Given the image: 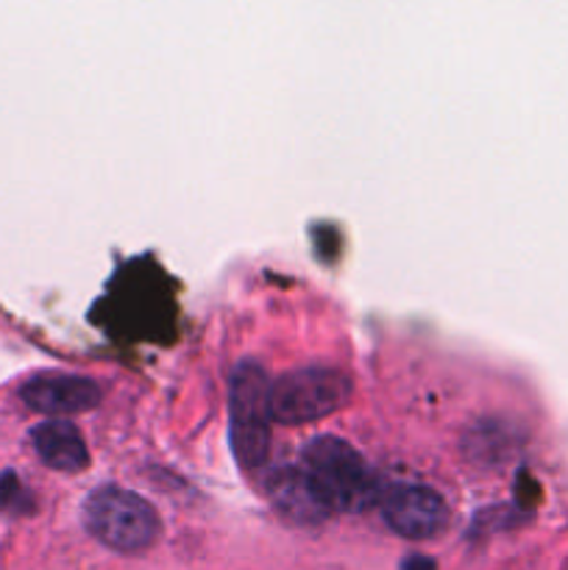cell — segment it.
Masks as SVG:
<instances>
[{
    "label": "cell",
    "instance_id": "6da1fadb",
    "mask_svg": "<svg viewBox=\"0 0 568 570\" xmlns=\"http://www.w3.org/2000/svg\"><path fill=\"white\" fill-rule=\"evenodd\" d=\"M304 471L323 493L332 510L360 512L382 501L376 473L360 451L334 434H321L304 451Z\"/></svg>",
    "mask_w": 568,
    "mask_h": 570
},
{
    "label": "cell",
    "instance_id": "7a4b0ae2",
    "mask_svg": "<svg viewBox=\"0 0 568 570\" xmlns=\"http://www.w3.org/2000/svg\"><path fill=\"white\" fill-rule=\"evenodd\" d=\"M84 523L89 534L120 554L150 549L161 532L159 512L126 488L104 484L84 501Z\"/></svg>",
    "mask_w": 568,
    "mask_h": 570
},
{
    "label": "cell",
    "instance_id": "3957f363",
    "mask_svg": "<svg viewBox=\"0 0 568 570\" xmlns=\"http://www.w3.org/2000/svg\"><path fill=\"white\" fill-rule=\"evenodd\" d=\"M354 384L349 373L326 365L298 367L284 373L271 387V412L276 423L301 426V423L321 421L332 412L343 410L351 401Z\"/></svg>",
    "mask_w": 568,
    "mask_h": 570
},
{
    "label": "cell",
    "instance_id": "277c9868",
    "mask_svg": "<svg viewBox=\"0 0 568 570\" xmlns=\"http://www.w3.org/2000/svg\"><path fill=\"white\" fill-rule=\"evenodd\" d=\"M271 387L273 384L267 382V373L259 362L245 360L234 367L228 417H232L234 454L245 468L265 465L271 451Z\"/></svg>",
    "mask_w": 568,
    "mask_h": 570
},
{
    "label": "cell",
    "instance_id": "5b68a950",
    "mask_svg": "<svg viewBox=\"0 0 568 570\" xmlns=\"http://www.w3.org/2000/svg\"><path fill=\"white\" fill-rule=\"evenodd\" d=\"M382 515L395 534L407 540H429L449 523L443 495L423 484H399L382 495Z\"/></svg>",
    "mask_w": 568,
    "mask_h": 570
},
{
    "label": "cell",
    "instance_id": "8992f818",
    "mask_svg": "<svg viewBox=\"0 0 568 570\" xmlns=\"http://www.w3.org/2000/svg\"><path fill=\"white\" fill-rule=\"evenodd\" d=\"M20 399L39 415L67 417L92 410L100 401V387L89 376L76 373H39L22 384Z\"/></svg>",
    "mask_w": 568,
    "mask_h": 570
},
{
    "label": "cell",
    "instance_id": "52a82bcc",
    "mask_svg": "<svg viewBox=\"0 0 568 570\" xmlns=\"http://www.w3.org/2000/svg\"><path fill=\"white\" fill-rule=\"evenodd\" d=\"M267 495L287 521L317 523L332 512L329 501L304 468H284L267 479Z\"/></svg>",
    "mask_w": 568,
    "mask_h": 570
},
{
    "label": "cell",
    "instance_id": "ba28073f",
    "mask_svg": "<svg viewBox=\"0 0 568 570\" xmlns=\"http://www.w3.org/2000/svg\"><path fill=\"white\" fill-rule=\"evenodd\" d=\"M31 440L39 460L48 468H53V471L76 473L87 468L89 451L76 423L65 421V417H50V421L39 423L33 429Z\"/></svg>",
    "mask_w": 568,
    "mask_h": 570
},
{
    "label": "cell",
    "instance_id": "9c48e42d",
    "mask_svg": "<svg viewBox=\"0 0 568 570\" xmlns=\"http://www.w3.org/2000/svg\"><path fill=\"white\" fill-rule=\"evenodd\" d=\"M404 570H434V562L427 560V557H410L404 562Z\"/></svg>",
    "mask_w": 568,
    "mask_h": 570
}]
</instances>
